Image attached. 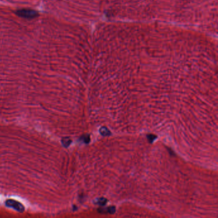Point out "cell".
Returning a JSON list of instances; mask_svg holds the SVG:
<instances>
[{"label": "cell", "mask_w": 218, "mask_h": 218, "mask_svg": "<svg viewBox=\"0 0 218 218\" xmlns=\"http://www.w3.org/2000/svg\"><path fill=\"white\" fill-rule=\"evenodd\" d=\"M5 205L8 207L14 209L19 213H23L25 210L24 205L21 203L14 200H7L5 202Z\"/></svg>", "instance_id": "obj_2"}, {"label": "cell", "mask_w": 218, "mask_h": 218, "mask_svg": "<svg viewBox=\"0 0 218 218\" xmlns=\"http://www.w3.org/2000/svg\"><path fill=\"white\" fill-rule=\"evenodd\" d=\"M16 13L18 16L25 19H34L38 16V14L37 11L31 9L18 10Z\"/></svg>", "instance_id": "obj_1"}, {"label": "cell", "mask_w": 218, "mask_h": 218, "mask_svg": "<svg viewBox=\"0 0 218 218\" xmlns=\"http://www.w3.org/2000/svg\"><path fill=\"white\" fill-rule=\"evenodd\" d=\"M62 143H63V145H64V146L67 147L71 143V140H70L69 138H64L62 139Z\"/></svg>", "instance_id": "obj_3"}]
</instances>
